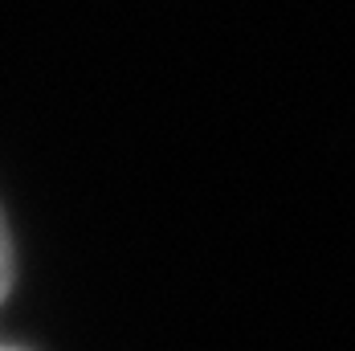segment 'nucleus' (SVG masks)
I'll list each match as a JSON object with an SVG mask.
<instances>
[{
	"label": "nucleus",
	"mask_w": 355,
	"mask_h": 351,
	"mask_svg": "<svg viewBox=\"0 0 355 351\" xmlns=\"http://www.w3.org/2000/svg\"><path fill=\"white\" fill-rule=\"evenodd\" d=\"M8 282H12V246H8V233L0 221V298L8 294Z\"/></svg>",
	"instance_id": "nucleus-1"
}]
</instances>
